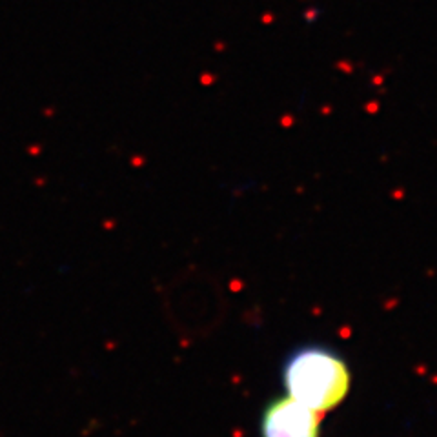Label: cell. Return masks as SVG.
Listing matches in <instances>:
<instances>
[{"label":"cell","mask_w":437,"mask_h":437,"mask_svg":"<svg viewBox=\"0 0 437 437\" xmlns=\"http://www.w3.org/2000/svg\"><path fill=\"white\" fill-rule=\"evenodd\" d=\"M285 394L319 414L344 402L352 390V370L346 359L323 342L295 346L281 366Z\"/></svg>","instance_id":"6da1fadb"},{"label":"cell","mask_w":437,"mask_h":437,"mask_svg":"<svg viewBox=\"0 0 437 437\" xmlns=\"http://www.w3.org/2000/svg\"><path fill=\"white\" fill-rule=\"evenodd\" d=\"M259 430L261 437H321L323 414L285 394L264 404Z\"/></svg>","instance_id":"7a4b0ae2"}]
</instances>
